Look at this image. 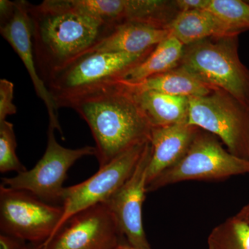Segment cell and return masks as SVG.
<instances>
[{
  "mask_svg": "<svg viewBox=\"0 0 249 249\" xmlns=\"http://www.w3.org/2000/svg\"><path fill=\"white\" fill-rule=\"evenodd\" d=\"M29 12L36 68L46 86L113 29L78 0L29 3Z\"/></svg>",
  "mask_w": 249,
  "mask_h": 249,
  "instance_id": "6da1fadb",
  "label": "cell"
},
{
  "mask_svg": "<svg viewBox=\"0 0 249 249\" xmlns=\"http://www.w3.org/2000/svg\"><path fill=\"white\" fill-rule=\"evenodd\" d=\"M55 103L58 109H73L88 124L99 168L129 149L150 142L152 125L134 93L121 80Z\"/></svg>",
  "mask_w": 249,
  "mask_h": 249,
  "instance_id": "7a4b0ae2",
  "label": "cell"
},
{
  "mask_svg": "<svg viewBox=\"0 0 249 249\" xmlns=\"http://www.w3.org/2000/svg\"><path fill=\"white\" fill-rule=\"evenodd\" d=\"M180 66L249 107V70L239 56L238 36L210 37L184 47Z\"/></svg>",
  "mask_w": 249,
  "mask_h": 249,
  "instance_id": "3957f363",
  "label": "cell"
},
{
  "mask_svg": "<svg viewBox=\"0 0 249 249\" xmlns=\"http://www.w3.org/2000/svg\"><path fill=\"white\" fill-rule=\"evenodd\" d=\"M188 124L219 137L231 154L249 160V107L229 93L213 89L189 97Z\"/></svg>",
  "mask_w": 249,
  "mask_h": 249,
  "instance_id": "277c9868",
  "label": "cell"
},
{
  "mask_svg": "<svg viewBox=\"0 0 249 249\" xmlns=\"http://www.w3.org/2000/svg\"><path fill=\"white\" fill-rule=\"evenodd\" d=\"M249 174V160L222 147L217 137L199 129L186 155L147 186V193L181 181H220Z\"/></svg>",
  "mask_w": 249,
  "mask_h": 249,
  "instance_id": "5b68a950",
  "label": "cell"
},
{
  "mask_svg": "<svg viewBox=\"0 0 249 249\" xmlns=\"http://www.w3.org/2000/svg\"><path fill=\"white\" fill-rule=\"evenodd\" d=\"M63 208L48 204L31 193L0 186V230L34 245H42L53 235Z\"/></svg>",
  "mask_w": 249,
  "mask_h": 249,
  "instance_id": "8992f818",
  "label": "cell"
},
{
  "mask_svg": "<svg viewBox=\"0 0 249 249\" xmlns=\"http://www.w3.org/2000/svg\"><path fill=\"white\" fill-rule=\"evenodd\" d=\"M153 49L140 54H86L56 73L47 83V89L56 102L100 85L121 80L130 69L145 60Z\"/></svg>",
  "mask_w": 249,
  "mask_h": 249,
  "instance_id": "52a82bcc",
  "label": "cell"
},
{
  "mask_svg": "<svg viewBox=\"0 0 249 249\" xmlns=\"http://www.w3.org/2000/svg\"><path fill=\"white\" fill-rule=\"evenodd\" d=\"M55 129L49 125L45 154L32 169L18 173L14 178H1L2 184L14 189L31 193L48 204L62 202L63 183L67 174L77 160L88 156H96V147L67 148L57 142Z\"/></svg>",
  "mask_w": 249,
  "mask_h": 249,
  "instance_id": "ba28073f",
  "label": "cell"
},
{
  "mask_svg": "<svg viewBox=\"0 0 249 249\" xmlns=\"http://www.w3.org/2000/svg\"><path fill=\"white\" fill-rule=\"evenodd\" d=\"M149 142L129 149L99 168L97 173L83 182L65 188L62 202L63 214L50 239L75 214L106 203L130 178Z\"/></svg>",
  "mask_w": 249,
  "mask_h": 249,
  "instance_id": "9c48e42d",
  "label": "cell"
},
{
  "mask_svg": "<svg viewBox=\"0 0 249 249\" xmlns=\"http://www.w3.org/2000/svg\"><path fill=\"white\" fill-rule=\"evenodd\" d=\"M123 236L105 203L73 216L40 249H115Z\"/></svg>",
  "mask_w": 249,
  "mask_h": 249,
  "instance_id": "30bf717a",
  "label": "cell"
},
{
  "mask_svg": "<svg viewBox=\"0 0 249 249\" xmlns=\"http://www.w3.org/2000/svg\"><path fill=\"white\" fill-rule=\"evenodd\" d=\"M152 155L147 144L138 165L127 181L105 204L115 218L126 243L138 249H152L142 224V209L147 191V172Z\"/></svg>",
  "mask_w": 249,
  "mask_h": 249,
  "instance_id": "8fae6325",
  "label": "cell"
},
{
  "mask_svg": "<svg viewBox=\"0 0 249 249\" xmlns=\"http://www.w3.org/2000/svg\"><path fill=\"white\" fill-rule=\"evenodd\" d=\"M27 1H15V9L9 18L0 20V33L12 47L27 68L37 96L43 101L47 109L49 126L62 131L58 119V108L45 83L37 73L32 42V26Z\"/></svg>",
  "mask_w": 249,
  "mask_h": 249,
  "instance_id": "7c38bea8",
  "label": "cell"
},
{
  "mask_svg": "<svg viewBox=\"0 0 249 249\" xmlns=\"http://www.w3.org/2000/svg\"><path fill=\"white\" fill-rule=\"evenodd\" d=\"M199 129L188 124L152 127L147 186L184 157Z\"/></svg>",
  "mask_w": 249,
  "mask_h": 249,
  "instance_id": "4fadbf2b",
  "label": "cell"
},
{
  "mask_svg": "<svg viewBox=\"0 0 249 249\" xmlns=\"http://www.w3.org/2000/svg\"><path fill=\"white\" fill-rule=\"evenodd\" d=\"M169 36L168 29L145 23L124 22L113 28L109 34L84 55L92 53H142L153 49Z\"/></svg>",
  "mask_w": 249,
  "mask_h": 249,
  "instance_id": "5bb4252c",
  "label": "cell"
},
{
  "mask_svg": "<svg viewBox=\"0 0 249 249\" xmlns=\"http://www.w3.org/2000/svg\"><path fill=\"white\" fill-rule=\"evenodd\" d=\"M121 81L133 92L154 91L186 97L206 96L214 89L205 84L180 65L170 71L149 77L138 83Z\"/></svg>",
  "mask_w": 249,
  "mask_h": 249,
  "instance_id": "9a60e30c",
  "label": "cell"
},
{
  "mask_svg": "<svg viewBox=\"0 0 249 249\" xmlns=\"http://www.w3.org/2000/svg\"><path fill=\"white\" fill-rule=\"evenodd\" d=\"M133 93L152 127L188 124L189 97L154 91Z\"/></svg>",
  "mask_w": 249,
  "mask_h": 249,
  "instance_id": "2e32d148",
  "label": "cell"
},
{
  "mask_svg": "<svg viewBox=\"0 0 249 249\" xmlns=\"http://www.w3.org/2000/svg\"><path fill=\"white\" fill-rule=\"evenodd\" d=\"M114 11L118 24L142 22L164 29L180 13L175 1L163 0H116Z\"/></svg>",
  "mask_w": 249,
  "mask_h": 249,
  "instance_id": "e0dca14e",
  "label": "cell"
},
{
  "mask_svg": "<svg viewBox=\"0 0 249 249\" xmlns=\"http://www.w3.org/2000/svg\"><path fill=\"white\" fill-rule=\"evenodd\" d=\"M168 29L169 36L184 47L210 37L228 36L221 23L208 10L180 12Z\"/></svg>",
  "mask_w": 249,
  "mask_h": 249,
  "instance_id": "ac0fdd59",
  "label": "cell"
},
{
  "mask_svg": "<svg viewBox=\"0 0 249 249\" xmlns=\"http://www.w3.org/2000/svg\"><path fill=\"white\" fill-rule=\"evenodd\" d=\"M184 46L172 36L156 46L145 60L129 70L123 81L134 83L179 66Z\"/></svg>",
  "mask_w": 249,
  "mask_h": 249,
  "instance_id": "d6986e66",
  "label": "cell"
},
{
  "mask_svg": "<svg viewBox=\"0 0 249 249\" xmlns=\"http://www.w3.org/2000/svg\"><path fill=\"white\" fill-rule=\"evenodd\" d=\"M207 10L221 23L228 36L249 31V3L241 0H211Z\"/></svg>",
  "mask_w": 249,
  "mask_h": 249,
  "instance_id": "ffe728a7",
  "label": "cell"
},
{
  "mask_svg": "<svg viewBox=\"0 0 249 249\" xmlns=\"http://www.w3.org/2000/svg\"><path fill=\"white\" fill-rule=\"evenodd\" d=\"M209 249H249V226L233 216L219 224L208 237Z\"/></svg>",
  "mask_w": 249,
  "mask_h": 249,
  "instance_id": "44dd1931",
  "label": "cell"
},
{
  "mask_svg": "<svg viewBox=\"0 0 249 249\" xmlns=\"http://www.w3.org/2000/svg\"><path fill=\"white\" fill-rule=\"evenodd\" d=\"M16 134L14 124L9 121H0V172L22 173L27 168L16 155Z\"/></svg>",
  "mask_w": 249,
  "mask_h": 249,
  "instance_id": "7402d4cb",
  "label": "cell"
},
{
  "mask_svg": "<svg viewBox=\"0 0 249 249\" xmlns=\"http://www.w3.org/2000/svg\"><path fill=\"white\" fill-rule=\"evenodd\" d=\"M14 98V83L6 79L0 80V121H6L7 116L17 112Z\"/></svg>",
  "mask_w": 249,
  "mask_h": 249,
  "instance_id": "603a6c76",
  "label": "cell"
},
{
  "mask_svg": "<svg viewBox=\"0 0 249 249\" xmlns=\"http://www.w3.org/2000/svg\"><path fill=\"white\" fill-rule=\"evenodd\" d=\"M180 12L188 11H204L209 8L211 0H176Z\"/></svg>",
  "mask_w": 249,
  "mask_h": 249,
  "instance_id": "cb8c5ba5",
  "label": "cell"
},
{
  "mask_svg": "<svg viewBox=\"0 0 249 249\" xmlns=\"http://www.w3.org/2000/svg\"><path fill=\"white\" fill-rule=\"evenodd\" d=\"M24 242L5 234L0 235V249H25Z\"/></svg>",
  "mask_w": 249,
  "mask_h": 249,
  "instance_id": "d4e9b609",
  "label": "cell"
},
{
  "mask_svg": "<svg viewBox=\"0 0 249 249\" xmlns=\"http://www.w3.org/2000/svg\"><path fill=\"white\" fill-rule=\"evenodd\" d=\"M235 216L240 218L249 226V202L242 207L240 211L235 214Z\"/></svg>",
  "mask_w": 249,
  "mask_h": 249,
  "instance_id": "484cf974",
  "label": "cell"
},
{
  "mask_svg": "<svg viewBox=\"0 0 249 249\" xmlns=\"http://www.w3.org/2000/svg\"><path fill=\"white\" fill-rule=\"evenodd\" d=\"M115 249H138L134 248V247H131L130 245H129L127 243H124V242H122L120 245L118 246Z\"/></svg>",
  "mask_w": 249,
  "mask_h": 249,
  "instance_id": "4316f807",
  "label": "cell"
},
{
  "mask_svg": "<svg viewBox=\"0 0 249 249\" xmlns=\"http://www.w3.org/2000/svg\"><path fill=\"white\" fill-rule=\"evenodd\" d=\"M41 245H34V244H31V245H27L25 249H40Z\"/></svg>",
  "mask_w": 249,
  "mask_h": 249,
  "instance_id": "83f0119b",
  "label": "cell"
}]
</instances>
